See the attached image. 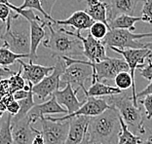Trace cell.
I'll list each match as a JSON object with an SVG mask.
<instances>
[{"mask_svg":"<svg viewBox=\"0 0 152 144\" xmlns=\"http://www.w3.org/2000/svg\"><path fill=\"white\" fill-rule=\"evenodd\" d=\"M120 131V114L112 106L101 115L90 117L82 144H117Z\"/></svg>","mask_w":152,"mask_h":144,"instance_id":"obj_1","label":"cell"},{"mask_svg":"<svg viewBox=\"0 0 152 144\" xmlns=\"http://www.w3.org/2000/svg\"><path fill=\"white\" fill-rule=\"evenodd\" d=\"M5 25L3 35L5 45L14 53L29 56L30 25L28 20L19 14L12 12Z\"/></svg>","mask_w":152,"mask_h":144,"instance_id":"obj_2","label":"cell"},{"mask_svg":"<svg viewBox=\"0 0 152 144\" xmlns=\"http://www.w3.org/2000/svg\"><path fill=\"white\" fill-rule=\"evenodd\" d=\"M109 105L113 106L119 112L121 118L125 122L128 128L132 129L133 132L143 135L145 133V129L143 127L144 119L142 112L140 106L134 104L132 95H128L126 94H118L110 95L106 99Z\"/></svg>","mask_w":152,"mask_h":144,"instance_id":"obj_3","label":"cell"},{"mask_svg":"<svg viewBox=\"0 0 152 144\" xmlns=\"http://www.w3.org/2000/svg\"><path fill=\"white\" fill-rule=\"evenodd\" d=\"M54 23L47 20L49 28V38L43 41V46L52 52L54 57H74L75 55H83V46L81 41L74 36L63 32L60 29L56 31L53 27Z\"/></svg>","mask_w":152,"mask_h":144,"instance_id":"obj_4","label":"cell"},{"mask_svg":"<svg viewBox=\"0 0 152 144\" xmlns=\"http://www.w3.org/2000/svg\"><path fill=\"white\" fill-rule=\"evenodd\" d=\"M61 57L64 60L66 65L61 77V85L71 84L72 86H77L85 92L87 91L85 89V82L94 75L93 67L86 63L85 60L69 57Z\"/></svg>","mask_w":152,"mask_h":144,"instance_id":"obj_5","label":"cell"},{"mask_svg":"<svg viewBox=\"0 0 152 144\" xmlns=\"http://www.w3.org/2000/svg\"><path fill=\"white\" fill-rule=\"evenodd\" d=\"M152 37V32L134 34L128 29H110L102 42L108 48H118L121 50L126 49H141L144 48V43L137 40Z\"/></svg>","mask_w":152,"mask_h":144,"instance_id":"obj_6","label":"cell"},{"mask_svg":"<svg viewBox=\"0 0 152 144\" xmlns=\"http://www.w3.org/2000/svg\"><path fill=\"white\" fill-rule=\"evenodd\" d=\"M113 52L118 53L119 55H122L123 59L126 60L129 66V73L131 74V78H132L133 87H132V97L134 104L136 106H139V100L137 97V90H136V69L137 68H141L144 64V60L145 59H148L149 57H152V52L145 48H141V49H126L121 50L118 48L111 47L109 48Z\"/></svg>","mask_w":152,"mask_h":144,"instance_id":"obj_7","label":"cell"},{"mask_svg":"<svg viewBox=\"0 0 152 144\" xmlns=\"http://www.w3.org/2000/svg\"><path fill=\"white\" fill-rule=\"evenodd\" d=\"M86 63L93 67L94 75L92 77L93 82L102 80H112L116 77L120 72L128 71L129 66L126 60L124 59H117V57H107L104 60L99 61V63H92V61L85 60Z\"/></svg>","mask_w":152,"mask_h":144,"instance_id":"obj_8","label":"cell"},{"mask_svg":"<svg viewBox=\"0 0 152 144\" xmlns=\"http://www.w3.org/2000/svg\"><path fill=\"white\" fill-rule=\"evenodd\" d=\"M64 60L61 57H58L55 69L50 75L46 76L38 84L32 86V92L38 98L45 99L47 97L53 95L55 92L60 90L61 77L65 69Z\"/></svg>","mask_w":152,"mask_h":144,"instance_id":"obj_9","label":"cell"},{"mask_svg":"<svg viewBox=\"0 0 152 144\" xmlns=\"http://www.w3.org/2000/svg\"><path fill=\"white\" fill-rule=\"evenodd\" d=\"M112 106L108 104L106 99L99 98V97H86V100L83 102L81 107L76 110L72 114H66L63 117H50L48 116L49 120L55 122H63L67 121L71 118L77 117V116H85V117H95V116L101 115L102 113L106 111L107 109L111 108Z\"/></svg>","mask_w":152,"mask_h":144,"instance_id":"obj_10","label":"cell"},{"mask_svg":"<svg viewBox=\"0 0 152 144\" xmlns=\"http://www.w3.org/2000/svg\"><path fill=\"white\" fill-rule=\"evenodd\" d=\"M61 30L64 33L69 34L71 36L76 37L81 41L83 46V55L87 57V60L92 63H99V61L104 60L107 59L106 56L105 46L101 40H96L91 34H88L87 37H84L80 32L76 31H68L64 28H61Z\"/></svg>","mask_w":152,"mask_h":144,"instance_id":"obj_11","label":"cell"},{"mask_svg":"<svg viewBox=\"0 0 152 144\" xmlns=\"http://www.w3.org/2000/svg\"><path fill=\"white\" fill-rule=\"evenodd\" d=\"M45 144H64L69 129V121L55 122L46 117L40 119Z\"/></svg>","mask_w":152,"mask_h":144,"instance_id":"obj_12","label":"cell"},{"mask_svg":"<svg viewBox=\"0 0 152 144\" xmlns=\"http://www.w3.org/2000/svg\"><path fill=\"white\" fill-rule=\"evenodd\" d=\"M35 121L27 115L26 117L18 122L12 123L13 144H31L36 135V129L32 127Z\"/></svg>","mask_w":152,"mask_h":144,"instance_id":"obj_13","label":"cell"},{"mask_svg":"<svg viewBox=\"0 0 152 144\" xmlns=\"http://www.w3.org/2000/svg\"><path fill=\"white\" fill-rule=\"evenodd\" d=\"M79 90H80V88L74 90L73 86L71 84H66L63 90H58L53 94V95L57 99L58 103L61 106H64V108L67 110V114H72L76 110H78L84 102L80 101L77 98V92Z\"/></svg>","mask_w":152,"mask_h":144,"instance_id":"obj_14","label":"cell"},{"mask_svg":"<svg viewBox=\"0 0 152 144\" xmlns=\"http://www.w3.org/2000/svg\"><path fill=\"white\" fill-rule=\"evenodd\" d=\"M17 63H19L23 68L22 75L23 79L33 86L42 81L45 77L50 75L55 69V66H45L40 65V64H35L33 63L32 60H29L28 63H26L22 60H19Z\"/></svg>","mask_w":152,"mask_h":144,"instance_id":"obj_15","label":"cell"},{"mask_svg":"<svg viewBox=\"0 0 152 144\" xmlns=\"http://www.w3.org/2000/svg\"><path fill=\"white\" fill-rule=\"evenodd\" d=\"M90 117L77 116L69 119V129L64 144H82L87 133Z\"/></svg>","mask_w":152,"mask_h":144,"instance_id":"obj_16","label":"cell"},{"mask_svg":"<svg viewBox=\"0 0 152 144\" xmlns=\"http://www.w3.org/2000/svg\"><path fill=\"white\" fill-rule=\"evenodd\" d=\"M140 1L143 0H106L107 23L120 15L134 16L137 6Z\"/></svg>","mask_w":152,"mask_h":144,"instance_id":"obj_17","label":"cell"},{"mask_svg":"<svg viewBox=\"0 0 152 144\" xmlns=\"http://www.w3.org/2000/svg\"><path fill=\"white\" fill-rule=\"evenodd\" d=\"M47 25V20H29L30 25V53H29V60H34L37 59V49L39 47L40 43H42L46 32H45V25Z\"/></svg>","mask_w":152,"mask_h":144,"instance_id":"obj_18","label":"cell"},{"mask_svg":"<svg viewBox=\"0 0 152 144\" xmlns=\"http://www.w3.org/2000/svg\"><path fill=\"white\" fill-rule=\"evenodd\" d=\"M67 114V110L64 107H63L61 104L58 103L56 97H52L51 99L48 101H45L43 103L35 104L33 108L29 111L28 115L31 118H33L34 121H37V119H40L41 117H44L45 115H51V114Z\"/></svg>","mask_w":152,"mask_h":144,"instance_id":"obj_19","label":"cell"},{"mask_svg":"<svg viewBox=\"0 0 152 144\" xmlns=\"http://www.w3.org/2000/svg\"><path fill=\"white\" fill-rule=\"evenodd\" d=\"M95 20H93L85 11H76L70 17H68L65 20H56V25H64L71 26L73 28L77 29L78 32L81 30L90 29V27L93 25Z\"/></svg>","mask_w":152,"mask_h":144,"instance_id":"obj_20","label":"cell"},{"mask_svg":"<svg viewBox=\"0 0 152 144\" xmlns=\"http://www.w3.org/2000/svg\"><path fill=\"white\" fill-rule=\"evenodd\" d=\"M84 11L95 20L102 22L108 25L107 23V3L104 0H86Z\"/></svg>","mask_w":152,"mask_h":144,"instance_id":"obj_21","label":"cell"},{"mask_svg":"<svg viewBox=\"0 0 152 144\" xmlns=\"http://www.w3.org/2000/svg\"><path fill=\"white\" fill-rule=\"evenodd\" d=\"M122 91L117 87H112L102 83V82L96 81L93 82L91 87H90L84 94L86 97H110V95L121 94Z\"/></svg>","mask_w":152,"mask_h":144,"instance_id":"obj_22","label":"cell"},{"mask_svg":"<svg viewBox=\"0 0 152 144\" xmlns=\"http://www.w3.org/2000/svg\"><path fill=\"white\" fill-rule=\"evenodd\" d=\"M143 22L142 17L129 16V15H120L108 22V26L110 29H128L130 31L136 29V23Z\"/></svg>","mask_w":152,"mask_h":144,"instance_id":"obj_23","label":"cell"},{"mask_svg":"<svg viewBox=\"0 0 152 144\" xmlns=\"http://www.w3.org/2000/svg\"><path fill=\"white\" fill-rule=\"evenodd\" d=\"M23 57H25V59H29V56L14 53L5 45V44L0 47V65L3 67L12 65V64L17 63L19 60H22Z\"/></svg>","mask_w":152,"mask_h":144,"instance_id":"obj_24","label":"cell"},{"mask_svg":"<svg viewBox=\"0 0 152 144\" xmlns=\"http://www.w3.org/2000/svg\"><path fill=\"white\" fill-rule=\"evenodd\" d=\"M12 115L7 113L0 124V144H13Z\"/></svg>","mask_w":152,"mask_h":144,"instance_id":"obj_25","label":"cell"},{"mask_svg":"<svg viewBox=\"0 0 152 144\" xmlns=\"http://www.w3.org/2000/svg\"><path fill=\"white\" fill-rule=\"evenodd\" d=\"M120 124H121V131L118 137V143L117 144H140L141 139L139 135H136L134 133L130 131L128 126L123 121V119L120 116Z\"/></svg>","mask_w":152,"mask_h":144,"instance_id":"obj_26","label":"cell"},{"mask_svg":"<svg viewBox=\"0 0 152 144\" xmlns=\"http://www.w3.org/2000/svg\"><path fill=\"white\" fill-rule=\"evenodd\" d=\"M33 92L31 91V92L29 94V95L25 99H22V100L19 101L20 103V111L19 113L17 114L16 116L12 117V123H15V122H18L20 120L23 119L25 117H26L28 115L29 111L31 110L33 108V106L35 105L36 103L34 102V99H33Z\"/></svg>","mask_w":152,"mask_h":144,"instance_id":"obj_27","label":"cell"},{"mask_svg":"<svg viewBox=\"0 0 152 144\" xmlns=\"http://www.w3.org/2000/svg\"><path fill=\"white\" fill-rule=\"evenodd\" d=\"M22 66H20V70L17 72V73H14L8 78V82H9V89H10V92L14 94L15 92L19 91V90H23L26 86V80L23 77V71H22Z\"/></svg>","mask_w":152,"mask_h":144,"instance_id":"obj_28","label":"cell"},{"mask_svg":"<svg viewBox=\"0 0 152 144\" xmlns=\"http://www.w3.org/2000/svg\"><path fill=\"white\" fill-rule=\"evenodd\" d=\"M110 30L109 26L102 22H95L90 27V34L96 40L102 41L106 36V34Z\"/></svg>","mask_w":152,"mask_h":144,"instance_id":"obj_29","label":"cell"},{"mask_svg":"<svg viewBox=\"0 0 152 144\" xmlns=\"http://www.w3.org/2000/svg\"><path fill=\"white\" fill-rule=\"evenodd\" d=\"M20 7V9H22V10H37L38 12H40L42 15L46 18L47 20H50V22H52L54 23V25H56V20H54L52 17H50L48 14L46 13L43 10L42 8V6H41L40 4V0H23V3Z\"/></svg>","mask_w":152,"mask_h":144,"instance_id":"obj_30","label":"cell"},{"mask_svg":"<svg viewBox=\"0 0 152 144\" xmlns=\"http://www.w3.org/2000/svg\"><path fill=\"white\" fill-rule=\"evenodd\" d=\"M113 80L115 82L116 87L120 89L121 91L129 90V89L132 90L133 82H132V78H131V74L128 71L120 72L119 74L116 75V77Z\"/></svg>","mask_w":152,"mask_h":144,"instance_id":"obj_31","label":"cell"},{"mask_svg":"<svg viewBox=\"0 0 152 144\" xmlns=\"http://www.w3.org/2000/svg\"><path fill=\"white\" fill-rule=\"evenodd\" d=\"M141 17L143 18V22L152 25V0H143Z\"/></svg>","mask_w":152,"mask_h":144,"instance_id":"obj_32","label":"cell"},{"mask_svg":"<svg viewBox=\"0 0 152 144\" xmlns=\"http://www.w3.org/2000/svg\"><path fill=\"white\" fill-rule=\"evenodd\" d=\"M139 103L142 104L145 110V117L147 120H150L152 118V95H146L143 99L139 100Z\"/></svg>","mask_w":152,"mask_h":144,"instance_id":"obj_33","label":"cell"},{"mask_svg":"<svg viewBox=\"0 0 152 144\" xmlns=\"http://www.w3.org/2000/svg\"><path fill=\"white\" fill-rule=\"evenodd\" d=\"M140 75L147 81L152 80V57H148L147 63H144L140 68Z\"/></svg>","mask_w":152,"mask_h":144,"instance_id":"obj_34","label":"cell"},{"mask_svg":"<svg viewBox=\"0 0 152 144\" xmlns=\"http://www.w3.org/2000/svg\"><path fill=\"white\" fill-rule=\"evenodd\" d=\"M14 12L9 5L5 4V3H0V20L3 23H6L7 20H8L9 16L11 13Z\"/></svg>","mask_w":152,"mask_h":144,"instance_id":"obj_35","label":"cell"},{"mask_svg":"<svg viewBox=\"0 0 152 144\" xmlns=\"http://www.w3.org/2000/svg\"><path fill=\"white\" fill-rule=\"evenodd\" d=\"M8 94H11L9 89L8 79H1L0 80V100Z\"/></svg>","mask_w":152,"mask_h":144,"instance_id":"obj_36","label":"cell"},{"mask_svg":"<svg viewBox=\"0 0 152 144\" xmlns=\"http://www.w3.org/2000/svg\"><path fill=\"white\" fill-rule=\"evenodd\" d=\"M56 1L57 0H40V4H41V6H42L43 10L50 17H52L51 13H52V11H53L54 5H55V3H56Z\"/></svg>","mask_w":152,"mask_h":144,"instance_id":"obj_37","label":"cell"},{"mask_svg":"<svg viewBox=\"0 0 152 144\" xmlns=\"http://www.w3.org/2000/svg\"><path fill=\"white\" fill-rule=\"evenodd\" d=\"M19 111H20V103H19V101L15 100V99L7 106V109H6V112L9 113L10 115H12L13 117L18 114Z\"/></svg>","mask_w":152,"mask_h":144,"instance_id":"obj_38","label":"cell"},{"mask_svg":"<svg viewBox=\"0 0 152 144\" xmlns=\"http://www.w3.org/2000/svg\"><path fill=\"white\" fill-rule=\"evenodd\" d=\"M14 100V95L13 94H8L6 95L4 97H3L1 100H0V111L5 112L7 109V106H8L11 102Z\"/></svg>","mask_w":152,"mask_h":144,"instance_id":"obj_39","label":"cell"},{"mask_svg":"<svg viewBox=\"0 0 152 144\" xmlns=\"http://www.w3.org/2000/svg\"><path fill=\"white\" fill-rule=\"evenodd\" d=\"M31 91H32V89L30 91H26L25 89L17 91V92H15L13 94L14 99H15V100H17V101H20V100H22V99H25V98H26L27 97H28L29 94L31 92Z\"/></svg>","mask_w":152,"mask_h":144,"instance_id":"obj_40","label":"cell"},{"mask_svg":"<svg viewBox=\"0 0 152 144\" xmlns=\"http://www.w3.org/2000/svg\"><path fill=\"white\" fill-rule=\"evenodd\" d=\"M152 95V80L150 81V83L148 84L145 88L143 89L142 91H140V92H137V100L139 98L141 97H146V95Z\"/></svg>","mask_w":152,"mask_h":144,"instance_id":"obj_41","label":"cell"},{"mask_svg":"<svg viewBox=\"0 0 152 144\" xmlns=\"http://www.w3.org/2000/svg\"><path fill=\"white\" fill-rule=\"evenodd\" d=\"M14 74V72L9 69L7 67H3L0 65V78H7V77H10L11 75Z\"/></svg>","mask_w":152,"mask_h":144,"instance_id":"obj_42","label":"cell"},{"mask_svg":"<svg viewBox=\"0 0 152 144\" xmlns=\"http://www.w3.org/2000/svg\"><path fill=\"white\" fill-rule=\"evenodd\" d=\"M31 144H45L42 133H41L40 131H38V129L36 131V135H35V136H34Z\"/></svg>","mask_w":152,"mask_h":144,"instance_id":"obj_43","label":"cell"},{"mask_svg":"<svg viewBox=\"0 0 152 144\" xmlns=\"http://www.w3.org/2000/svg\"><path fill=\"white\" fill-rule=\"evenodd\" d=\"M5 26H6V25H5V23H3L0 25V47L4 45L3 35H4V32H5Z\"/></svg>","mask_w":152,"mask_h":144,"instance_id":"obj_44","label":"cell"},{"mask_svg":"<svg viewBox=\"0 0 152 144\" xmlns=\"http://www.w3.org/2000/svg\"><path fill=\"white\" fill-rule=\"evenodd\" d=\"M143 47L145 48V49H148V50L152 52V41H151V42H148V43H144Z\"/></svg>","mask_w":152,"mask_h":144,"instance_id":"obj_45","label":"cell"},{"mask_svg":"<svg viewBox=\"0 0 152 144\" xmlns=\"http://www.w3.org/2000/svg\"><path fill=\"white\" fill-rule=\"evenodd\" d=\"M140 144H152V136L148 138V139H146L145 141H141Z\"/></svg>","mask_w":152,"mask_h":144,"instance_id":"obj_46","label":"cell"},{"mask_svg":"<svg viewBox=\"0 0 152 144\" xmlns=\"http://www.w3.org/2000/svg\"><path fill=\"white\" fill-rule=\"evenodd\" d=\"M3 115H4V112L0 111V120H1V119H2V117H3Z\"/></svg>","mask_w":152,"mask_h":144,"instance_id":"obj_47","label":"cell"},{"mask_svg":"<svg viewBox=\"0 0 152 144\" xmlns=\"http://www.w3.org/2000/svg\"><path fill=\"white\" fill-rule=\"evenodd\" d=\"M78 3H81V2H83V1H86V0H76Z\"/></svg>","mask_w":152,"mask_h":144,"instance_id":"obj_48","label":"cell"},{"mask_svg":"<svg viewBox=\"0 0 152 144\" xmlns=\"http://www.w3.org/2000/svg\"><path fill=\"white\" fill-rule=\"evenodd\" d=\"M90 144H95V143H90Z\"/></svg>","mask_w":152,"mask_h":144,"instance_id":"obj_49","label":"cell"},{"mask_svg":"<svg viewBox=\"0 0 152 144\" xmlns=\"http://www.w3.org/2000/svg\"><path fill=\"white\" fill-rule=\"evenodd\" d=\"M9 1H10V0H9Z\"/></svg>","mask_w":152,"mask_h":144,"instance_id":"obj_50","label":"cell"}]
</instances>
